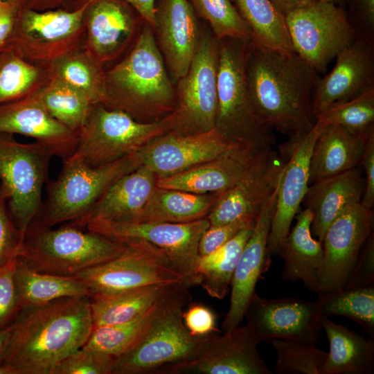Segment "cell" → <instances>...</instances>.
Segmentation results:
<instances>
[{
  "mask_svg": "<svg viewBox=\"0 0 374 374\" xmlns=\"http://www.w3.org/2000/svg\"><path fill=\"white\" fill-rule=\"evenodd\" d=\"M245 72L253 106L265 125L290 136L313 127V97L320 77L295 52L263 48L249 41Z\"/></svg>",
  "mask_w": 374,
  "mask_h": 374,
  "instance_id": "1",
  "label": "cell"
},
{
  "mask_svg": "<svg viewBox=\"0 0 374 374\" xmlns=\"http://www.w3.org/2000/svg\"><path fill=\"white\" fill-rule=\"evenodd\" d=\"M12 326L3 362L18 374H51L87 341L93 328L89 297H64L21 309Z\"/></svg>",
  "mask_w": 374,
  "mask_h": 374,
  "instance_id": "2",
  "label": "cell"
},
{
  "mask_svg": "<svg viewBox=\"0 0 374 374\" xmlns=\"http://www.w3.org/2000/svg\"><path fill=\"white\" fill-rule=\"evenodd\" d=\"M103 105L150 123L171 114L176 91L168 74L153 29L145 23L129 55L105 73Z\"/></svg>",
  "mask_w": 374,
  "mask_h": 374,
  "instance_id": "3",
  "label": "cell"
},
{
  "mask_svg": "<svg viewBox=\"0 0 374 374\" xmlns=\"http://www.w3.org/2000/svg\"><path fill=\"white\" fill-rule=\"evenodd\" d=\"M80 229L71 224L51 229L35 220L17 257L37 271L74 276L117 257L125 249L121 241Z\"/></svg>",
  "mask_w": 374,
  "mask_h": 374,
  "instance_id": "4",
  "label": "cell"
},
{
  "mask_svg": "<svg viewBox=\"0 0 374 374\" xmlns=\"http://www.w3.org/2000/svg\"><path fill=\"white\" fill-rule=\"evenodd\" d=\"M142 164L139 151L95 167L72 154L64 159L57 177L47 181V197L35 220L52 227L80 219L112 184Z\"/></svg>",
  "mask_w": 374,
  "mask_h": 374,
  "instance_id": "5",
  "label": "cell"
},
{
  "mask_svg": "<svg viewBox=\"0 0 374 374\" xmlns=\"http://www.w3.org/2000/svg\"><path fill=\"white\" fill-rule=\"evenodd\" d=\"M183 283L141 340L127 352L115 357L113 374L169 373L192 360L206 336H195L186 327L183 308L190 299Z\"/></svg>",
  "mask_w": 374,
  "mask_h": 374,
  "instance_id": "6",
  "label": "cell"
},
{
  "mask_svg": "<svg viewBox=\"0 0 374 374\" xmlns=\"http://www.w3.org/2000/svg\"><path fill=\"white\" fill-rule=\"evenodd\" d=\"M248 42L235 38L219 40L215 129L229 143L271 147L275 143L272 129L258 117L249 91L245 72Z\"/></svg>",
  "mask_w": 374,
  "mask_h": 374,
  "instance_id": "7",
  "label": "cell"
},
{
  "mask_svg": "<svg viewBox=\"0 0 374 374\" xmlns=\"http://www.w3.org/2000/svg\"><path fill=\"white\" fill-rule=\"evenodd\" d=\"M52 152L37 143H22L0 133V184L7 195L9 215L24 240L42 206Z\"/></svg>",
  "mask_w": 374,
  "mask_h": 374,
  "instance_id": "8",
  "label": "cell"
},
{
  "mask_svg": "<svg viewBox=\"0 0 374 374\" xmlns=\"http://www.w3.org/2000/svg\"><path fill=\"white\" fill-rule=\"evenodd\" d=\"M170 128V114L157 121L143 123L123 111L98 104L78 133L73 153L90 166L104 165L140 151Z\"/></svg>",
  "mask_w": 374,
  "mask_h": 374,
  "instance_id": "9",
  "label": "cell"
},
{
  "mask_svg": "<svg viewBox=\"0 0 374 374\" xmlns=\"http://www.w3.org/2000/svg\"><path fill=\"white\" fill-rule=\"evenodd\" d=\"M218 61L219 40L202 35L186 73L177 81L170 133L190 135L215 129Z\"/></svg>",
  "mask_w": 374,
  "mask_h": 374,
  "instance_id": "10",
  "label": "cell"
},
{
  "mask_svg": "<svg viewBox=\"0 0 374 374\" xmlns=\"http://www.w3.org/2000/svg\"><path fill=\"white\" fill-rule=\"evenodd\" d=\"M121 242L125 249L119 256L74 275L87 285L90 296L152 285L186 283L162 249L141 239Z\"/></svg>",
  "mask_w": 374,
  "mask_h": 374,
  "instance_id": "11",
  "label": "cell"
},
{
  "mask_svg": "<svg viewBox=\"0 0 374 374\" xmlns=\"http://www.w3.org/2000/svg\"><path fill=\"white\" fill-rule=\"evenodd\" d=\"M294 51L317 73L355 39L344 7L315 0L287 14Z\"/></svg>",
  "mask_w": 374,
  "mask_h": 374,
  "instance_id": "12",
  "label": "cell"
},
{
  "mask_svg": "<svg viewBox=\"0 0 374 374\" xmlns=\"http://www.w3.org/2000/svg\"><path fill=\"white\" fill-rule=\"evenodd\" d=\"M91 1L85 0L71 11L20 8L8 44L28 60L54 61L75 49L85 26L84 15Z\"/></svg>",
  "mask_w": 374,
  "mask_h": 374,
  "instance_id": "13",
  "label": "cell"
},
{
  "mask_svg": "<svg viewBox=\"0 0 374 374\" xmlns=\"http://www.w3.org/2000/svg\"><path fill=\"white\" fill-rule=\"evenodd\" d=\"M206 217L186 223L159 222H94L84 229L122 241L144 240L162 249L184 282L194 285L199 258L198 244L203 232L209 227Z\"/></svg>",
  "mask_w": 374,
  "mask_h": 374,
  "instance_id": "14",
  "label": "cell"
},
{
  "mask_svg": "<svg viewBox=\"0 0 374 374\" xmlns=\"http://www.w3.org/2000/svg\"><path fill=\"white\" fill-rule=\"evenodd\" d=\"M244 317L260 343L283 339L317 346L323 330L316 302L294 297L267 299L256 292Z\"/></svg>",
  "mask_w": 374,
  "mask_h": 374,
  "instance_id": "15",
  "label": "cell"
},
{
  "mask_svg": "<svg viewBox=\"0 0 374 374\" xmlns=\"http://www.w3.org/2000/svg\"><path fill=\"white\" fill-rule=\"evenodd\" d=\"M372 208L361 202L346 207L329 225L322 240L323 259L318 272L319 292L343 288L365 242L373 232Z\"/></svg>",
  "mask_w": 374,
  "mask_h": 374,
  "instance_id": "16",
  "label": "cell"
},
{
  "mask_svg": "<svg viewBox=\"0 0 374 374\" xmlns=\"http://www.w3.org/2000/svg\"><path fill=\"white\" fill-rule=\"evenodd\" d=\"M323 127L315 121L308 132L290 136L281 145L285 166L268 238L269 253L278 255L290 231L293 219L308 190L310 159L314 143Z\"/></svg>",
  "mask_w": 374,
  "mask_h": 374,
  "instance_id": "17",
  "label": "cell"
},
{
  "mask_svg": "<svg viewBox=\"0 0 374 374\" xmlns=\"http://www.w3.org/2000/svg\"><path fill=\"white\" fill-rule=\"evenodd\" d=\"M260 344L246 324L209 334L197 355L169 373L272 374L258 351Z\"/></svg>",
  "mask_w": 374,
  "mask_h": 374,
  "instance_id": "18",
  "label": "cell"
},
{
  "mask_svg": "<svg viewBox=\"0 0 374 374\" xmlns=\"http://www.w3.org/2000/svg\"><path fill=\"white\" fill-rule=\"evenodd\" d=\"M284 166L283 156L272 147L267 149L234 185L220 193L206 217L210 226L240 218L256 219L277 188Z\"/></svg>",
  "mask_w": 374,
  "mask_h": 374,
  "instance_id": "19",
  "label": "cell"
},
{
  "mask_svg": "<svg viewBox=\"0 0 374 374\" xmlns=\"http://www.w3.org/2000/svg\"><path fill=\"white\" fill-rule=\"evenodd\" d=\"M278 188V186L258 214L252 233L240 255L231 281L230 306L222 324L224 332L240 325L258 280L271 265L267 242Z\"/></svg>",
  "mask_w": 374,
  "mask_h": 374,
  "instance_id": "20",
  "label": "cell"
},
{
  "mask_svg": "<svg viewBox=\"0 0 374 374\" xmlns=\"http://www.w3.org/2000/svg\"><path fill=\"white\" fill-rule=\"evenodd\" d=\"M270 148L231 143L211 159L177 174L158 177L157 186L197 194L222 193L234 185Z\"/></svg>",
  "mask_w": 374,
  "mask_h": 374,
  "instance_id": "21",
  "label": "cell"
},
{
  "mask_svg": "<svg viewBox=\"0 0 374 374\" xmlns=\"http://www.w3.org/2000/svg\"><path fill=\"white\" fill-rule=\"evenodd\" d=\"M332 69L317 84L312 103L315 118L331 105L374 89V43L356 39L335 57Z\"/></svg>",
  "mask_w": 374,
  "mask_h": 374,
  "instance_id": "22",
  "label": "cell"
},
{
  "mask_svg": "<svg viewBox=\"0 0 374 374\" xmlns=\"http://www.w3.org/2000/svg\"><path fill=\"white\" fill-rule=\"evenodd\" d=\"M157 46L172 81L187 72L197 51L199 35L197 14L188 0H156Z\"/></svg>",
  "mask_w": 374,
  "mask_h": 374,
  "instance_id": "23",
  "label": "cell"
},
{
  "mask_svg": "<svg viewBox=\"0 0 374 374\" xmlns=\"http://www.w3.org/2000/svg\"><path fill=\"white\" fill-rule=\"evenodd\" d=\"M0 133L32 138L63 159L73 154L78 141V133L55 119L35 93L0 105Z\"/></svg>",
  "mask_w": 374,
  "mask_h": 374,
  "instance_id": "24",
  "label": "cell"
},
{
  "mask_svg": "<svg viewBox=\"0 0 374 374\" xmlns=\"http://www.w3.org/2000/svg\"><path fill=\"white\" fill-rule=\"evenodd\" d=\"M231 143L215 129L190 135L168 132L149 142L139 152L143 165L161 177L177 174L211 159Z\"/></svg>",
  "mask_w": 374,
  "mask_h": 374,
  "instance_id": "25",
  "label": "cell"
},
{
  "mask_svg": "<svg viewBox=\"0 0 374 374\" xmlns=\"http://www.w3.org/2000/svg\"><path fill=\"white\" fill-rule=\"evenodd\" d=\"M139 18L124 0H91L84 15L88 50L100 63L113 59L128 44Z\"/></svg>",
  "mask_w": 374,
  "mask_h": 374,
  "instance_id": "26",
  "label": "cell"
},
{
  "mask_svg": "<svg viewBox=\"0 0 374 374\" xmlns=\"http://www.w3.org/2000/svg\"><path fill=\"white\" fill-rule=\"evenodd\" d=\"M157 178L142 164L118 179L86 214L70 224L84 229L94 222L134 221L157 186Z\"/></svg>",
  "mask_w": 374,
  "mask_h": 374,
  "instance_id": "27",
  "label": "cell"
},
{
  "mask_svg": "<svg viewBox=\"0 0 374 374\" xmlns=\"http://www.w3.org/2000/svg\"><path fill=\"white\" fill-rule=\"evenodd\" d=\"M365 181L356 167L309 186L303 203L313 213L311 233L322 242L326 231L348 206L361 202Z\"/></svg>",
  "mask_w": 374,
  "mask_h": 374,
  "instance_id": "28",
  "label": "cell"
},
{
  "mask_svg": "<svg viewBox=\"0 0 374 374\" xmlns=\"http://www.w3.org/2000/svg\"><path fill=\"white\" fill-rule=\"evenodd\" d=\"M369 131L363 134H355L336 125L323 127L312 149L310 184L360 164Z\"/></svg>",
  "mask_w": 374,
  "mask_h": 374,
  "instance_id": "29",
  "label": "cell"
},
{
  "mask_svg": "<svg viewBox=\"0 0 374 374\" xmlns=\"http://www.w3.org/2000/svg\"><path fill=\"white\" fill-rule=\"evenodd\" d=\"M296 222L278 253L284 260L282 278L291 283L301 280L310 291L319 292L318 272L323 259L322 242L311 233L312 212L297 213Z\"/></svg>",
  "mask_w": 374,
  "mask_h": 374,
  "instance_id": "30",
  "label": "cell"
},
{
  "mask_svg": "<svg viewBox=\"0 0 374 374\" xmlns=\"http://www.w3.org/2000/svg\"><path fill=\"white\" fill-rule=\"evenodd\" d=\"M322 329L329 342V352L319 368V374H371L374 371V339L321 319Z\"/></svg>",
  "mask_w": 374,
  "mask_h": 374,
  "instance_id": "31",
  "label": "cell"
},
{
  "mask_svg": "<svg viewBox=\"0 0 374 374\" xmlns=\"http://www.w3.org/2000/svg\"><path fill=\"white\" fill-rule=\"evenodd\" d=\"M179 284L152 285L93 294L89 299L93 327L130 321L146 312Z\"/></svg>",
  "mask_w": 374,
  "mask_h": 374,
  "instance_id": "32",
  "label": "cell"
},
{
  "mask_svg": "<svg viewBox=\"0 0 374 374\" xmlns=\"http://www.w3.org/2000/svg\"><path fill=\"white\" fill-rule=\"evenodd\" d=\"M220 195L156 186L133 222L186 223L199 220L207 217Z\"/></svg>",
  "mask_w": 374,
  "mask_h": 374,
  "instance_id": "33",
  "label": "cell"
},
{
  "mask_svg": "<svg viewBox=\"0 0 374 374\" xmlns=\"http://www.w3.org/2000/svg\"><path fill=\"white\" fill-rule=\"evenodd\" d=\"M15 280L21 310L64 297L90 296L87 285L75 276H62L32 269L17 257Z\"/></svg>",
  "mask_w": 374,
  "mask_h": 374,
  "instance_id": "34",
  "label": "cell"
},
{
  "mask_svg": "<svg viewBox=\"0 0 374 374\" xmlns=\"http://www.w3.org/2000/svg\"><path fill=\"white\" fill-rule=\"evenodd\" d=\"M253 225L254 223L243 229L211 253L199 256L194 285H200L210 296L222 300L229 292L240 255L252 233Z\"/></svg>",
  "mask_w": 374,
  "mask_h": 374,
  "instance_id": "35",
  "label": "cell"
},
{
  "mask_svg": "<svg viewBox=\"0 0 374 374\" xmlns=\"http://www.w3.org/2000/svg\"><path fill=\"white\" fill-rule=\"evenodd\" d=\"M230 1L250 28L251 42L269 49L294 51L285 17L270 0Z\"/></svg>",
  "mask_w": 374,
  "mask_h": 374,
  "instance_id": "36",
  "label": "cell"
},
{
  "mask_svg": "<svg viewBox=\"0 0 374 374\" xmlns=\"http://www.w3.org/2000/svg\"><path fill=\"white\" fill-rule=\"evenodd\" d=\"M183 283L178 285L143 314L130 321L116 325L93 327L87 341L83 346L114 357L127 352L145 335Z\"/></svg>",
  "mask_w": 374,
  "mask_h": 374,
  "instance_id": "37",
  "label": "cell"
},
{
  "mask_svg": "<svg viewBox=\"0 0 374 374\" xmlns=\"http://www.w3.org/2000/svg\"><path fill=\"white\" fill-rule=\"evenodd\" d=\"M48 73L84 93L94 105L103 104L105 99V73L89 50L74 49L57 57Z\"/></svg>",
  "mask_w": 374,
  "mask_h": 374,
  "instance_id": "38",
  "label": "cell"
},
{
  "mask_svg": "<svg viewBox=\"0 0 374 374\" xmlns=\"http://www.w3.org/2000/svg\"><path fill=\"white\" fill-rule=\"evenodd\" d=\"M35 94L55 119L77 133L85 125L94 106L84 93L56 78L49 77Z\"/></svg>",
  "mask_w": 374,
  "mask_h": 374,
  "instance_id": "39",
  "label": "cell"
},
{
  "mask_svg": "<svg viewBox=\"0 0 374 374\" xmlns=\"http://www.w3.org/2000/svg\"><path fill=\"white\" fill-rule=\"evenodd\" d=\"M314 301L321 317L341 316L358 323L374 339V285L320 291Z\"/></svg>",
  "mask_w": 374,
  "mask_h": 374,
  "instance_id": "40",
  "label": "cell"
},
{
  "mask_svg": "<svg viewBox=\"0 0 374 374\" xmlns=\"http://www.w3.org/2000/svg\"><path fill=\"white\" fill-rule=\"evenodd\" d=\"M48 78V72L30 64L12 45L0 49V105L36 93Z\"/></svg>",
  "mask_w": 374,
  "mask_h": 374,
  "instance_id": "41",
  "label": "cell"
},
{
  "mask_svg": "<svg viewBox=\"0 0 374 374\" xmlns=\"http://www.w3.org/2000/svg\"><path fill=\"white\" fill-rule=\"evenodd\" d=\"M315 121L323 128L336 125L355 134L367 133L374 127V89L331 105Z\"/></svg>",
  "mask_w": 374,
  "mask_h": 374,
  "instance_id": "42",
  "label": "cell"
},
{
  "mask_svg": "<svg viewBox=\"0 0 374 374\" xmlns=\"http://www.w3.org/2000/svg\"><path fill=\"white\" fill-rule=\"evenodd\" d=\"M197 15L209 24L217 40L235 38L251 41V33L230 0H188Z\"/></svg>",
  "mask_w": 374,
  "mask_h": 374,
  "instance_id": "43",
  "label": "cell"
},
{
  "mask_svg": "<svg viewBox=\"0 0 374 374\" xmlns=\"http://www.w3.org/2000/svg\"><path fill=\"white\" fill-rule=\"evenodd\" d=\"M271 342L276 354L274 371L277 374H319L327 356L313 345L283 339Z\"/></svg>",
  "mask_w": 374,
  "mask_h": 374,
  "instance_id": "44",
  "label": "cell"
},
{
  "mask_svg": "<svg viewBox=\"0 0 374 374\" xmlns=\"http://www.w3.org/2000/svg\"><path fill=\"white\" fill-rule=\"evenodd\" d=\"M115 357L84 346L73 352L51 374H113Z\"/></svg>",
  "mask_w": 374,
  "mask_h": 374,
  "instance_id": "45",
  "label": "cell"
},
{
  "mask_svg": "<svg viewBox=\"0 0 374 374\" xmlns=\"http://www.w3.org/2000/svg\"><path fill=\"white\" fill-rule=\"evenodd\" d=\"M17 262V256L0 266V329L11 325L21 310L15 280Z\"/></svg>",
  "mask_w": 374,
  "mask_h": 374,
  "instance_id": "46",
  "label": "cell"
},
{
  "mask_svg": "<svg viewBox=\"0 0 374 374\" xmlns=\"http://www.w3.org/2000/svg\"><path fill=\"white\" fill-rule=\"evenodd\" d=\"M8 195L0 184V266L17 257L23 242L20 232L9 215Z\"/></svg>",
  "mask_w": 374,
  "mask_h": 374,
  "instance_id": "47",
  "label": "cell"
},
{
  "mask_svg": "<svg viewBox=\"0 0 374 374\" xmlns=\"http://www.w3.org/2000/svg\"><path fill=\"white\" fill-rule=\"evenodd\" d=\"M256 219L240 218L232 222L216 226H209L202 234L199 244V256H204L215 251L243 229L253 224Z\"/></svg>",
  "mask_w": 374,
  "mask_h": 374,
  "instance_id": "48",
  "label": "cell"
},
{
  "mask_svg": "<svg viewBox=\"0 0 374 374\" xmlns=\"http://www.w3.org/2000/svg\"><path fill=\"white\" fill-rule=\"evenodd\" d=\"M344 8L356 39L374 43V0H345Z\"/></svg>",
  "mask_w": 374,
  "mask_h": 374,
  "instance_id": "49",
  "label": "cell"
},
{
  "mask_svg": "<svg viewBox=\"0 0 374 374\" xmlns=\"http://www.w3.org/2000/svg\"><path fill=\"white\" fill-rule=\"evenodd\" d=\"M374 285V233L368 238L360 251L349 279L343 288H359Z\"/></svg>",
  "mask_w": 374,
  "mask_h": 374,
  "instance_id": "50",
  "label": "cell"
},
{
  "mask_svg": "<svg viewBox=\"0 0 374 374\" xmlns=\"http://www.w3.org/2000/svg\"><path fill=\"white\" fill-rule=\"evenodd\" d=\"M182 318L187 329L195 336H206L220 332L217 328L216 314L204 304H190L186 311L182 312Z\"/></svg>",
  "mask_w": 374,
  "mask_h": 374,
  "instance_id": "51",
  "label": "cell"
},
{
  "mask_svg": "<svg viewBox=\"0 0 374 374\" xmlns=\"http://www.w3.org/2000/svg\"><path fill=\"white\" fill-rule=\"evenodd\" d=\"M360 164L364 167L366 179L361 204L372 208L374 204V127L368 132Z\"/></svg>",
  "mask_w": 374,
  "mask_h": 374,
  "instance_id": "52",
  "label": "cell"
},
{
  "mask_svg": "<svg viewBox=\"0 0 374 374\" xmlns=\"http://www.w3.org/2000/svg\"><path fill=\"white\" fill-rule=\"evenodd\" d=\"M19 9L15 0H0V49L11 39Z\"/></svg>",
  "mask_w": 374,
  "mask_h": 374,
  "instance_id": "53",
  "label": "cell"
},
{
  "mask_svg": "<svg viewBox=\"0 0 374 374\" xmlns=\"http://www.w3.org/2000/svg\"><path fill=\"white\" fill-rule=\"evenodd\" d=\"M140 15L142 19L152 29L155 25L156 0H124Z\"/></svg>",
  "mask_w": 374,
  "mask_h": 374,
  "instance_id": "54",
  "label": "cell"
},
{
  "mask_svg": "<svg viewBox=\"0 0 374 374\" xmlns=\"http://www.w3.org/2000/svg\"><path fill=\"white\" fill-rule=\"evenodd\" d=\"M20 8H29L35 10H46L55 8L64 0H15Z\"/></svg>",
  "mask_w": 374,
  "mask_h": 374,
  "instance_id": "55",
  "label": "cell"
},
{
  "mask_svg": "<svg viewBox=\"0 0 374 374\" xmlns=\"http://www.w3.org/2000/svg\"><path fill=\"white\" fill-rule=\"evenodd\" d=\"M284 16L291 11L303 7L315 0H270Z\"/></svg>",
  "mask_w": 374,
  "mask_h": 374,
  "instance_id": "56",
  "label": "cell"
},
{
  "mask_svg": "<svg viewBox=\"0 0 374 374\" xmlns=\"http://www.w3.org/2000/svg\"><path fill=\"white\" fill-rule=\"evenodd\" d=\"M12 330V324L0 329V364L3 363Z\"/></svg>",
  "mask_w": 374,
  "mask_h": 374,
  "instance_id": "57",
  "label": "cell"
},
{
  "mask_svg": "<svg viewBox=\"0 0 374 374\" xmlns=\"http://www.w3.org/2000/svg\"><path fill=\"white\" fill-rule=\"evenodd\" d=\"M0 374H18L17 370L8 364H0Z\"/></svg>",
  "mask_w": 374,
  "mask_h": 374,
  "instance_id": "58",
  "label": "cell"
},
{
  "mask_svg": "<svg viewBox=\"0 0 374 374\" xmlns=\"http://www.w3.org/2000/svg\"><path fill=\"white\" fill-rule=\"evenodd\" d=\"M345 8V0H321Z\"/></svg>",
  "mask_w": 374,
  "mask_h": 374,
  "instance_id": "59",
  "label": "cell"
}]
</instances>
